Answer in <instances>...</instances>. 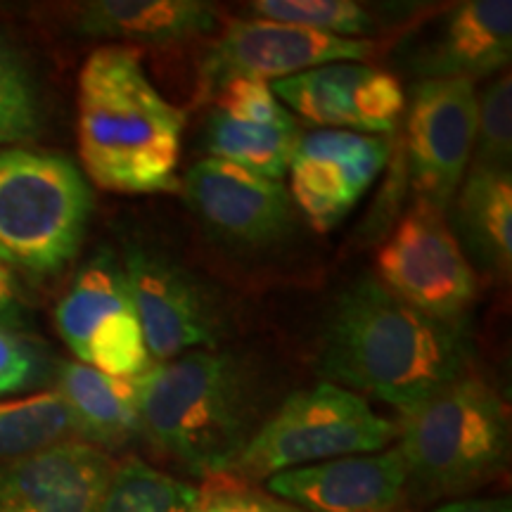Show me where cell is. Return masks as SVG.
<instances>
[{
    "mask_svg": "<svg viewBox=\"0 0 512 512\" xmlns=\"http://www.w3.org/2000/svg\"><path fill=\"white\" fill-rule=\"evenodd\" d=\"M214 5L200 0H95L76 12V29L91 38L174 46L214 31Z\"/></svg>",
    "mask_w": 512,
    "mask_h": 512,
    "instance_id": "cell-19",
    "label": "cell"
},
{
    "mask_svg": "<svg viewBox=\"0 0 512 512\" xmlns=\"http://www.w3.org/2000/svg\"><path fill=\"white\" fill-rule=\"evenodd\" d=\"M185 112L157 91L140 53L102 46L79 74V155L88 178L124 195L178 190Z\"/></svg>",
    "mask_w": 512,
    "mask_h": 512,
    "instance_id": "cell-2",
    "label": "cell"
},
{
    "mask_svg": "<svg viewBox=\"0 0 512 512\" xmlns=\"http://www.w3.org/2000/svg\"><path fill=\"white\" fill-rule=\"evenodd\" d=\"M197 501L190 512H306L271 491L256 489L254 484L219 475L204 479Z\"/></svg>",
    "mask_w": 512,
    "mask_h": 512,
    "instance_id": "cell-27",
    "label": "cell"
},
{
    "mask_svg": "<svg viewBox=\"0 0 512 512\" xmlns=\"http://www.w3.org/2000/svg\"><path fill=\"white\" fill-rule=\"evenodd\" d=\"M266 491L306 512H406L408 472L401 453L384 448L280 472Z\"/></svg>",
    "mask_w": 512,
    "mask_h": 512,
    "instance_id": "cell-15",
    "label": "cell"
},
{
    "mask_svg": "<svg viewBox=\"0 0 512 512\" xmlns=\"http://www.w3.org/2000/svg\"><path fill=\"white\" fill-rule=\"evenodd\" d=\"M430 512H512L508 496L491 498H456V501L439 505Z\"/></svg>",
    "mask_w": 512,
    "mask_h": 512,
    "instance_id": "cell-31",
    "label": "cell"
},
{
    "mask_svg": "<svg viewBox=\"0 0 512 512\" xmlns=\"http://www.w3.org/2000/svg\"><path fill=\"white\" fill-rule=\"evenodd\" d=\"M41 131V107L27 64L0 36V143H29Z\"/></svg>",
    "mask_w": 512,
    "mask_h": 512,
    "instance_id": "cell-25",
    "label": "cell"
},
{
    "mask_svg": "<svg viewBox=\"0 0 512 512\" xmlns=\"http://www.w3.org/2000/svg\"><path fill=\"white\" fill-rule=\"evenodd\" d=\"M140 437L190 475H226L261 427V389L247 361L202 349L136 377Z\"/></svg>",
    "mask_w": 512,
    "mask_h": 512,
    "instance_id": "cell-3",
    "label": "cell"
},
{
    "mask_svg": "<svg viewBox=\"0 0 512 512\" xmlns=\"http://www.w3.org/2000/svg\"><path fill=\"white\" fill-rule=\"evenodd\" d=\"M38 375L36 349L19 332L0 325V399L22 392Z\"/></svg>",
    "mask_w": 512,
    "mask_h": 512,
    "instance_id": "cell-29",
    "label": "cell"
},
{
    "mask_svg": "<svg viewBox=\"0 0 512 512\" xmlns=\"http://www.w3.org/2000/svg\"><path fill=\"white\" fill-rule=\"evenodd\" d=\"M55 325L76 361L114 377L152 366L121 261L100 252L81 268L55 309Z\"/></svg>",
    "mask_w": 512,
    "mask_h": 512,
    "instance_id": "cell-8",
    "label": "cell"
},
{
    "mask_svg": "<svg viewBox=\"0 0 512 512\" xmlns=\"http://www.w3.org/2000/svg\"><path fill=\"white\" fill-rule=\"evenodd\" d=\"M114 470L110 453L67 441L0 465V512H98Z\"/></svg>",
    "mask_w": 512,
    "mask_h": 512,
    "instance_id": "cell-16",
    "label": "cell"
},
{
    "mask_svg": "<svg viewBox=\"0 0 512 512\" xmlns=\"http://www.w3.org/2000/svg\"><path fill=\"white\" fill-rule=\"evenodd\" d=\"M512 57L510 0H467L446 17L422 50L415 72L425 79L482 81L503 72Z\"/></svg>",
    "mask_w": 512,
    "mask_h": 512,
    "instance_id": "cell-17",
    "label": "cell"
},
{
    "mask_svg": "<svg viewBox=\"0 0 512 512\" xmlns=\"http://www.w3.org/2000/svg\"><path fill=\"white\" fill-rule=\"evenodd\" d=\"M256 19L292 24L318 34L366 41L375 31V17L354 0H256L249 3Z\"/></svg>",
    "mask_w": 512,
    "mask_h": 512,
    "instance_id": "cell-24",
    "label": "cell"
},
{
    "mask_svg": "<svg viewBox=\"0 0 512 512\" xmlns=\"http://www.w3.org/2000/svg\"><path fill=\"white\" fill-rule=\"evenodd\" d=\"M396 451L408 486L427 498H456L503 475L510 413L489 382L463 375L396 422Z\"/></svg>",
    "mask_w": 512,
    "mask_h": 512,
    "instance_id": "cell-4",
    "label": "cell"
},
{
    "mask_svg": "<svg viewBox=\"0 0 512 512\" xmlns=\"http://www.w3.org/2000/svg\"><path fill=\"white\" fill-rule=\"evenodd\" d=\"M470 169L512 171V79L508 72L477 95V138Z\"/></svg>",
    "mask_w": 512,
    "mask_h": 512,
    "instance_id": "cell-26",
    "label": "cell"
},
{
    "mask_svg": "<svg viewBox=\"0 0 512 512\" xmlns=\"http://www.w3.org/2000/svg\"><path fill=\"white\" fill-rule=\"evenodd\" d=\"M197 494L200 486L131 456L114 463L98 512H190Z\"/></svg>",
    "mask_w": 512,
    "mask_h": 512,
    "instance_id": "cell-23",
    "label": "cell"
},
{
    "mask_svg": "<svg viewBox=\"0 0 512 512\" xmlns=\"http://www.w3.org/2000/svg\"><path fill=\"white\" fill-rule=\"evenodd\" d=\"M375 268L389 292L441 320H465L477 297V273L444 211L420 200L380 247Z\"/></svg>",
    "mask_w": 512,
    "mask_h": 512,
    "instance_id": "cell-7",
    "label": "cell"
},
{
    "mask_svg": "<svg viewBox=\"0 0 512 512\" xmlns=\"http://www.w3.org/2000/svg\"><path fill=\"white\" fill-rule=\"evenodd\" d=\"M29 304L19 285L17 273L0 264V325L3 328H22L27 323Z\"/></svg>",
    "mask_w": 512,
    "mask_h": 512,
    "instance_id": "cell-30",
    "label": "cell"
},
{
    "mask_svg": "<svg viewBox=\"0 0 512 512\" xmlns=\"http://www.w3.org/2000/svg\"><path fill=\"white\" fill-rule=\"evenodd\" d=\"M55 392L67 403L83 444L107 453L140 437L136 377H114L69 361L57 370Z\"/></svg>",
    "mask_w": 512,
    "mask_h": 512,
    "instance_id": "cell-18",
    "label": "cell"
},
{
    "mask_svg": "<svg viewBox=\"0 0 512 512\" xmlns=\"http://www.w3.org/2000/svg\"><path fill=\"white\" fill-rule=\"evenodd\" d=\"M304 131L294 114L285 119L240 121L214 112L207 126V152L211 159L235 164L268 181H283Z\"/></svg>",
    "mask_w": 512,
    "mask_h": 512,
    "instance_id": "cell-21",
    "label": "cell"
},
{
    "mask_svg": "<svg viewBox=\"0 0 512 512\" xmlns=\"http://www.w3.org/2000/svg\"><path fill=\"white\" fill-rule=\"evenodd\" d=\"M477 138V91L463 79H422L406 121L408 174L418 200L446 211L470 169Z\"/></svg>",
    "mask_w": 512,
    "mask_h": 512,
    "instance_id": "cell-10",
    "label": "cell"
},
{
    "mask_svg": "<svg viewBox=\"0 0 512 512\" xmlns=\"http://www.w3.org/2000/svg\"><path fill=\"white\" fill-rule=\"evenodd\" d=\"M453 200H458L456 223L467 252L484 271L508 278L512 268V171L470 169Z\"/></svg>",
    "mask_w": 512,
    "mask_h": 512,
    "instance_id": "cell-20",
    "label": "cell"
},
{
    "mask_svg": "<svg viewBox=\"0 0 512 512\" xmlns=\"http://www.w3.org/2000/svg\"><path fill=\"white\" fill-rule=\"evenodd\" d=\"M375 53L373 41L318 34L268 19L230 22L204 57L202 74L216 91L230 79L275 83L335 62H363Z\"/></svg>",
    "mask_w": 512,
    "mask_h": 512,
    "instance_id": "cell-11",
    "label": "cell"
},
{
    "mask_svg": "<svg viewBox=\"0 0 512 512\" xmlns=\"http://www.w3.org/2000/svg\"><path fill=\"white\" fill-rule=\"evenodd\" d=\"M470 361L465 320L427 316L370 275L332 304L318 366L328 382L406 415L467 375Z\"/></svg>",
    "mask_w": 512,
    "mask_h": 512,
    "instance_id": "cell-1",
    "label": "cell"
},
{
    "mask_svg": "<svg viewBox=\"0 0 512 512\" xmlns=\"http://www.w3.org/2000/svg\"><path fill=\"white\" fill-rule=\"evenodd\" d=\"M79 441L67 403L55 389L0 403V465Z\"/></svg>",
    "mask_w": 512,
    "mask_h": 512,
    "instance_id": "cell-22",
    "label": "cell"
},
{
    "mask_svg": "<svg viewBox=\"0 0 512 512\" xmlns=\"http://www.w3.org/2000/svg\"><path fill=\"white\" fill-rule=\"evenodd\" d=\"M93 192L57 152L0 150V264L36 278L62 271L81 249Z\"/></svg>",
    "mask_w": 512,
    "mask_h": 512,
    "instance_id": "cell-5",
    "label": "cell"
},
{
    "mask_svg": "<svg viewBox=\"0 0 512 512\" xmlns=\"http://www.w3.org/2000/svg\"><path fill=\"white\" fill-rule=\"evenodd\" d=\"M178 190L204 226L233 245H275L292 228V197L283 181H268L221 159L197 162Z\"/></svg>",
    "mask_w": 512,
    "mask_h": 512,
    "instance_id": "cell-14",
    "label": "cell"
},
{
    "mask_svg": "<svg viewBox=\"0 0 512 512\" xmlns=\"http://www.w3.org/2000/svg\"><path fill=\"white\" fill-rule=\"evenodd\" d=\"M304 121L325 131L389 136L406 110V93L394 74L366 62H335L271 83Z\"/></svg>",
    "mask_w": 512,
    "mask_h": 512,
    "instance_id": "cell-13",
    "label": "cell"
},
{
    "mask_svg": "<svg viewBox=\"0 0 512 512\" xmlns=\"http://www.w3.org/2000/svg\"><path fill=\"white\" fill-rule=\"evenodd\" d=\"M392 155L380 136L349 131H311L299 140L290 162V197L318 233L347 219Z\"/></svg>",
    "mask_w": 512,
    "mask_h": 512,
    "instance_id": "cell-12",
    "label": "cell"
},
{
    "mask_svg": "<svg viewBox=\"0 0 512 512\" xmlns=\"http://www.w3.org/2000/svg\"><path fill=\"white\" fill-rule=\"evenodd\" d=\"M392 441L394 420L375 413L363 396L323 380L287 396L278 411L261 422L226 477L249 484L266 482L297 467L380 453Z\"/></svg>",
    "mask_w": 512,
    "mask_h": 512,
    "instance_id": "cell-6",
    "label": "cell"
},
{
    "mask_svg": "<svg viewBox=\"0 0 512 512\" xmlns=\"http://www.w3.org/2000/svg\"><path fill=\"white\" fill-rule=\"evenodd\" d=\"M121 268L152 361L219 347L221 313L195 275L143 245L126 247Z\"/></svg>",
    "mask_w": 512,
    "mask_h": 512,
    "instance_id": "cell-9",
    "label": "cell"
},
{
    "mask_svg": "<svg viewBox=\"0 0 512 512\" xmlns=\"http://www.w3.org/2000/svg\"><path fill=\"white\" fill-rule=\"evenodd\" d=\"M216 112L240 121H268L285 119L290 110L275 98L271 83L259 79H230L214 91Z\"/></svg>",
    "mask_w": 512,
    "mask_h": 512,
    "instance_id": "cell-28",
    "label": "cell"
}]
</instances>
